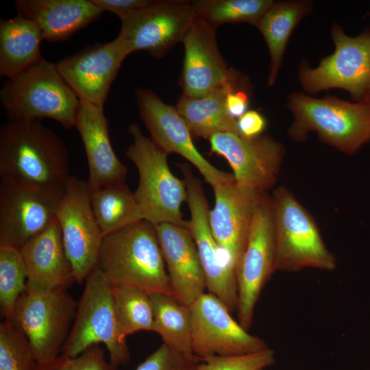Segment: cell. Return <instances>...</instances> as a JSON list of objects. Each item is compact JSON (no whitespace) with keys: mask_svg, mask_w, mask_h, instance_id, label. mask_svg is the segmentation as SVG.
<instances>
[{"mask_svg":"<svg viewBox=\"0 0 370 370\" xmlns=\"http://www.w3.org/2000/svg\"><path fill=\"white\" fill-rule=\"evenodd\" d=\"M71 177L64 143L40 120H9L1 125V180L64 191Z\"/></svg>","mask_w":370,"mask_h":370,"instance_id":"cell-1","label":"cell"},{"mask_svg":"<svg viewBox=\"0 0 370 370\" xmlns=\"http://www.w3.org/2000/svg\"><path fill=\"white\" fill-rule=\"evenodd\" d=\"M96 268L111 284L173 295L156 227L145 220L104 236Z\"/></svg>","mask_w":370,"mask_h":370,"instance_id":"cell-2","label":"cell"},{"mask_svg":"<svg viewBox=\"0 0 370 370\" xmlns=\"http://www.w3.org/2000/svg\"><path fill=\"white\" fill-rule=\"evenodd\" d=\"M0 102L9 120L50 119L71 130L80 101L56 64L43 58L5 82L0 91Z\"/></svg>","mask_w":370,"mask_h":370,"instance_id":"cell-3","label":"cell"},{"mask_svg":"<svg viewBox=\"0 0 370 370\" xmlns=\"http://www.w3.org/2000/svg\"><path fill=\"white\" fill-rule=\"evenodd\" d=\"M128 132L133 142L125 155L136 166L138 184L134 198L144 220L153 225L171 223L187 228L181 206L187 201L184 180L175 177L168 165V153L145 136L139 125L130 124Z\"/></svg>","mask_w":370,"mask_h":370,"instance_id":"cell-4","label":"cell"},{"mask_svg":"<svg viewBox=\"0 0 370 370\" xmlns=\"http://www.w3.org/2000/svg\"><path fill=\"white\" fill-rule=\"evenodd\" d=\"M275 225L276 271H333L334 256L326 247L313 218L286 187L271 197Z\"/></svg>","mask_w":370,"mask_h":370,"instance_id":"cell-5","label":"cell"},{"mask_svg":"<svg viewBox=\"0 0 370 370\" xmlns=\"http://www.w3.org/2000/svg\"><path fill=\"white\" fill-rule=\"evenodd\" d=\"M84 282L61 354L74 357L92 345L102 343L108 351L112 370H116L129 362L130 353L120 333L110 283L97 268Z\"/></svg>","mask_w":370,"mask_h":370,"instance_id":"cell-6","label":"cell"},{"mask_svg":"<svg viewBox=\"0 0 370 370\" xmlns=\"http://www.w3.org/2000/svg\"><path fill=\"white\" fill-rule=\"evenodd\" d=\"M288 104L295 117L290 134L296 140L314 131L348 154L355 153L370 140V108L362 101L319 99L295 93L290 97Z\"/></svg>","mask_w":370,"mask_h":370,"instance_id":"cell-7","label":"cell"},{"mask_svg":"<svg viewBox=\"0 0 370 370\" xmlns=\"http://www.w3.org/2000/svg\"><path fill=\"white\" fill-rule=\"evenodd\" d=\"M77 301L67 288L46 291L26 287L16 304L11 320L23 332L38 364L59 356L73 325Z\"/></svg>","mask_w":370,"mask_h":370,"instance_id":"cell-8","label":"cell"},{"mask_svg":"<svg viewBox=\"0 0 370 370\" xmlns=\"http://www.w3.org/2000/svg\"><path fill=\"white\" fill-rule=\"evenodd\" d=\"M64 191L1 180L0 245L20 249L56 219Z\"/></svg>","mask_w":370,"mask_h":370,"instance_id":"cell-9","label":"cell"},{"mask_svg":"<svg viewBox=\"0 0 370 370\" xmlns=\"http://www.w3.org/2000/svg\"><path fill=\"white\" fill-rule=\"evenodd\" d=\"M276 271L275 225L271 197L264 194L257 208L236 275L238 323L248 330L261 291Z\"/></svg>","mask_w":370,"mask_h":370,"instance_id":"cell-10","label":"cell"},{"mask_svg":"<svg viewBox=\"0 0 370 370\" xmlns=\"http://www.w3.org/2000/svg\"><path fill=\"white\" fill-rule=\"evenodd\" d=\"M56 219L75 282L82 284L97 267L103 239L91 208L87 181L71 175L64 188Z\"/></svg>","mask_w":370,"mask_h":370,"instance_id":"cell-11","label":"cell"},{"mask_svg":"<svg viewBox=\"0 0 370 370\" xmlns=\"http://www.w3.org/2000/svg\"><path fill=\"white\" fill-rule=\"evenodd\" d=\"M185 183L190 213L187 229L197 248L206 288L230 312L237 310L238 286L235 271L217 243L209 222V205L200 180L186 163L177 164Z\"/></svg>","mask_w":370,"mask_h":370,"instance_id":"cell-12","label":"cell"},{"mask_svg":"<svg viewBox=\"0 0 370 370\" xmlns=\"http://www.w3.org/2000/svg\"><path fill=\"white\" fill-rule=\"evenodd\" d=\"M332 38L334 53L315 69L303 64L299 73L301 84L310 93L331 88L345 89L361 101L370 90V32L349 37L335 25Z\"/></svg>","mask_w":370,"mask_h":370,"instance_id":"cell-13","label":"cell"},{"mask_svg":"<svg viewBox=\"0 0 370 370\" xmlns=\"http://www.w3.org/2000/svg\"><path fill=\"white\" fill-rule=\"evenodd\" d=\"M195 17L191 1H153L121 20L116 38L128 54L145 50L160 58L182 42Z\"/></svg>","mask_w":370,"mask_h":370,"instance_id":"cell-14","label":"cell"},{"mask_svg":"<svg viewBox=\"0 0 370 370\" xmlns=\"http://www.w3.org/2000/svg\"><path fill=\"white\" fill-rule=\"evenodd\" d=\"M189 307L193 350L199 358L247 354L269 347L264 341L236 322L213 294L202 293Z\"/></svg>","mask_w":370,"mask_h":370,"instance_id":"cell-15","label":"cell"},{"mask_svg":"<svg viewBox=\"0 0 370 370\" xmlns=\"http://www.w3.org/2000/svg\"><path fill=\"white\" fill-rule=\"evenodd\" d=\"M135 97L151 139L160 148L168 154L176 153L186 159L212 186L234 180L232 173L218 169L199 153L188 125L176 108L165 103L149 89L136 88Z\"/></svg>","mask_w":370,"mask_h":370,"instance_id":"cell-16","label":"cell"},{"mask_svg":"<svg viewBox=\"0 0 370 370\" xmlns=\"http://www.w3.org/2000/svg\"><path fill=\"white\" fill-rule=\"evenodd\" d=\"M208 140L211 153L229 163L236 183L262 192L273 187L284 156L282 145L268 136L248 138L232 132L218 133Z\"/></svg>","mask_w":370,"mask_h":370,"instance_id":"cell-17","label":"cell"},{"mask_svg":"<svg viewBox=\"0 0 370 370\" xmlns=\"http://www.w3.org/2000/svg\"><path fill=\"white\" fill-rule=\"evenodd\" d=\"M212 187L214 206L209 212L211 231L236 272L247 245L254 214L266 192L241 186L234 180Z\"/></svg>","mask_w":370,"mask_h":370,"instance_id":"cell-18","label":"cell"},{"mask_svg":"<svg viewBox=\"0 0 370 370\" xmlns=\"http://www.w3.org/2000/svg\"><path fill=\"white\" fill-rule=\"evenodd\" d=\"M128 55L116 38L109 42L87 47L56 64L80 101L103 108L110 86Z\"/></svg>","mask_w":370,"mask_h":370,"instance_id":"cell-19","label":"cell"},{"mask_svg":"<svg viewBox=\"0 0 370 370\" xmlns=\"http://www.w3.org/2000/svg\"><path fill=\"white\" fill-rule=\"evenodd\" d=\"M215 29L195 17L182 40L184 58L181 84L184 96L199 99L236 82V74L219 52Z\"/></svg>","mask_w":370,"mask_h":370,"instance_id":"cell-20","label":"cell"},{"mask_svg":"<svg viewBox=\"0 0 370 370\" xmlns=\"http://www.w3.org/2000/svg\"><path fill=\"white\" fill-rule=\"evenodd\" d=\"M173 297L190 306L206 285L203 267L194 239L186 227L171 223L155 226Z\"/></svg>","mask_w":370,"mask_h":370,"instance_id":"cell-21","label":"cell"},{"mask_svg":"<svg viewBox=\"0 0 370 370\" xmlns=\"http://www.w3.org/2000/svg\"><path fill=\"white\" fill-rule=\"evenodd\" d=\"M75 127L86 155L90 190L125 182L127 169L112 148L103 109L80 101Z\"/></svg>","mask_w":370,"mask_h":370,"instance_id":"cell-22","label":"cell"},{"mask_svg":"<svg viewBox=\"0 0 370 370\" xmlns=\"http://www.w3.org/2000/svg\"><path fill=\"white\" fill-rule=\"evenodd\" d=\"M19 249L27 272V288H68L75 281L57 219Z\"/></svg>","mask_w":370,"mask_h":370,"instance_id":"cell-23","label":"cell"},{"mask_svg":"<svg viewBox=\"0 0 370 370\" xmlns=\"http://www.w3.org/2000/svg\"><path fill=\"white\" fill-rule=\"evenodd\" d=\"M17 14L34 23L43 40L61 42L104 12L91 0H16Z\"/></svg>","mask_w":370,"mask_h":370,"instance_id":"cell-24","label":"cell"},{"mask_svg":"<svg viewBox=\"0 0 370 370\" xmlns=\"http://www.w3.org/2000/svg\"><path fill=\"white\" fill-rule=\"evenodd\" d=\"M42 37L32 21L16 15L0 21V76L10 79L43 59Z\"/></svg>","mask_w":370,"mask_h":370,"instance_id":"cell-25","label":"cell"},{"mask_svg":"<svg viewBox=\"0 0 370 370\" xmlns=\"http://www.w3.org/2000/svg\"><path fill=\"white\" fill-rule=\"evenodd\" d=\"M236 84L235 82L221 86L199 99L184 95L179 99L175 108L193 138L209 139L221 132L239 134L237 119L228 113L225 105L227 94L237 88Z\"/></svg>","mask_w":370,"mask_h":370,"instance_id":"cell-26","label":"cell"},{"mask_svg":"<svg viewBox=\"0 0 370 370\" xmlns=\"http://www.w3.org/2000/svg\"><path fill=\"white\" fill-rule=\"evenodd\" d=\"M154 314V330L162 344L190 360H200L193 350L190 307L173 295L149 293Z\"/></svg>","mask_w":370,"mask_h":370,"instance_id":"cell-27","label":"cell"},{"mask_svg":"<svg viewBox=\"0 0 370 370\" xmlns=\"http://www.w3.org/2000/svg\"><path fill=\"white\" fill-rule=\"evenodd\" d=\"M90 204L103 237L144 220L125 182L90 190Z\"/></svg>","mask_w":370,"mask_h":370,"instance_id":"cell-28","label":"cell"},{"mask_svg":"<svg viewBox=\"0 0 370 370\" xmlns=\"http://www.w3.org/2000/svg\"><path fill=\"white\" fill-rule=\"evenodd\" d=\"M308 9L306 2L273 3L256 24L269 50L271 70L269 86H272L275 81L292 31Z\"/></svg>","mask_w":370,"mask_h":370,"instance_id":"cell-29","label":"cell"},{"mask_svg":"<svg viewBox=\"0 0 370 370\" xmlns=\"http://www.w3.org/2000/svg\"><path fill=\"white\" fill-rule=\"evenodd\" d=\"M119 328L126 337L140 330H154V314L149 294L140 288L111 284Z\"/></svg>","mask_w":370,"mask_h":370,"instance_id":"cell-30","label":"cell"},{"mask_svg":"<svg viewBox=\"0 0 370 370\" xmlns=\"http://www.w3.org/2000/svg\"><path fill=\"white\" fill-rule=\"evenodd\" d=\"M271 0H198L191 1L195 17L210 26L233 22L256 25L272 5Z\"/></svg>","mask_w":370,"mask_h":370,"instance_id":"cell-31","label":"cell"},{"mask_svg":"<svg viewBox=\"0 0 370 370\" xmlns=\"http://www.w3.org/2000/svg\"><path fill=\"white\" fill-rule=\"evenodd\" d=\"M27 272L18 248L0 245V308L11 319L16 304L26 288Z\"/></svg>","mask_w":370,"mask_h":370,"instance_id":"cell-32","label":"cell"},{"mask_svg":"<svg viewBox=\"0 0 370 370\" xmlns=\"http://www.w3.org/2000/svg\"><path fill=\"white\" fill-rule=\"evenodd\" d=\"M38 362L23 332L11 320L0 323V370H36Z\"/></svg>","mask_w":370,"mask_h":370,"instance_id":"cell-33","label":"cell"},{"mask_svg":"<svg viewBox=\"0 0 370 370\" xmlns=\"http://www.w3.org/2000/svg\"><path fill=\"white\" fill-rule=\"evenodd\" d=\"M200 360L194 370H265L274 363L275 354L268 347L251 354L214 356Z\"/></svg>","mask_w":370,"mask_h":370,"instance_id":"cell-34","label":"cell"},{"mask_svg":"<svg viewBox=\"0 0 370 370\" xmlns=\"http://www.w3.org/2000/svg\"><path fill=\"white\" fill-rule=\"evenodd\" d=\"M36 370H112V368L106 360L104 350L99 345H94L76 356L61 354L49 362L38 364Z\"/></svg>","mask_w":370,"mask_h":370,"instance_id":"cell-35","label":"cell"},{"mask_svg":"<svg viewBox=\"0 0 370 370\" xmlns=\"http://www.w3.org/2000/svg\"><path fill=\"white\" fill-rule=\"evenodd\" d=\"M201 360H190L162 344L136 370H194Z\"/></svg>","mask_w":370,"mask_h":370,"instance_id":"cell-36","label":"cell"},{"mask_svg":"<svg viewBox=\"0 0 370 370\" xmlns=\"http://www.w3.org/2000/svg\"><path fill=\"white\" fill-rule=\"evenodd\" d=\"M104 12L114 13L121 20L141 10L153 3V0H91Z\"/></svg>","mask_w":370,"mask_h":370,"instance_id":"cell-37","label":"cell"},{"mask_svg":"<svg viewBox=\"0 0 370 370\" xmlns=\"http://www.w3.org/2000/svg\"><path fill=\"white\" fill-rule=\"evenodd\" d=\"M265 125L264 118L255 110L247 111L237 119L239 134L248 138L260 136Z\"/></svg>","mask_w":370,"mask_h":370,"instance_id":"cell-38","label":"cell"},{"mask_svg":"<svg viewBox=\"0 0 370 370\" xmlns=\"http://www.w3.org/2000/svg\"><path fill=\"white\" fill-rule=\"evenodd\" d=\"M226 108L228 113L234 119H238L247 112L248 97L245 91L237 88L230 91L226 96Z\"/></svg>","mask_w":370,"mask_h":370,"instance_id":"cell-39","label":"cell"},{"mask_svg":"<svg viewBox=\"0 0 370 370\" xmlns=\"http://www.w3.org/2000/svg\"><path fill=\"white\" fill-rule=\"evenodd\" d=\"M370 108V90L367 92L364 99L361 101Z\"/></svg>","mask_w":370,"mask_h":370,"instance_id":"cell-40","label":"cell"}]
</instances>
